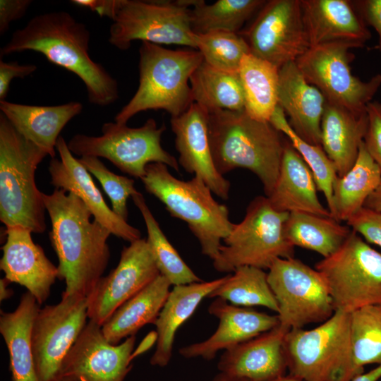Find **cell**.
<instances>
[{
	"label": "cell",
	"instance_id": "1",
	"mask_svg": "<svg viewBox=\"0 0 381 381\" xmlns=\"http://www.w3.org/2000/svg\"><path fill=\"white\" fill-rule=\"evenodd\" d=\"M51 220L49 238L58 258L59 279L64 292L87 297L103 276L110 258V231L95 219L75 194L55 188L43 193Z\"/></svg>",
	"mask_w": 381,
	"mask_h": 381
},
{
	"label": "cell",
	"instance_id": "2",
	"mask_svg": "<svg viewBox=\"0 0 381 381\" xmlns=\"http://www.w3.org/2000/svg\"><path fill=\"white\" fill-rule=\"evenodd\" d=\"M90 33L87 27L66 11L37 15L15 31L1 49V55L34 51L51 63L73 73L85 84L88 101L106 107L119 98L116 80L90 57Z\"/></svg>",
	"mask_w": 381,
	"mask_h": 381
},
{
	"label": "cell",
	"instance_id": "3",
	"mask_svg": "<svg viewBox=\"0 0 381 381\" xmlns=\"http://www.w3.org/2000/svg\"><path fill=\"white\" fill-rule=\"evenodd\" d=\"M208 131L217 171L224 176L238 168L250 170L268 197L277 180L286 143L282 133L244 110L225 109L208 112Z\"/></svg>",
	"mask_w": 381,
	"mask_h": 381
},
{
	"label": "cell",
	"instance_id": "4",
	"mask_svg": "<svg viewBox=\"0 0 381 381\" xmlns=\"http://www.w3.org/2000/svg\"><path fill=\"white\" fill-rule=\"evenodd\" d=\"M202 61L197 49L172 50L143 42L138 89L115 116V122L126 124L135 114L147 110H164L171 117L184 113L193 103L190 78Z\"/></svg>",
	"mask_w": 381,
	"mask_h": 381
},
{
	"label": "cell",
	"instance_id": "5",
	"mask_svg": "<svg viewBox=\"0 0 381 381\" xmlns=\"http://www.w3.org/2000/svg\"><path fill=\"white\" fill-rule=\"evenodd\" d=\"M141 181L146 191L159 200L171 217L187 224L202 253L214 260L234 223L227 207L213 198L205 181L198 176L180 180L162 163L149 164Z\"/></svg>",
	"mask_w": 381,
	"mask_h": 381
},
{
	"label": "cell",
	"instance_id": "6",
	"mask_svg": "<svg viewBox=\"0 0 381 381\" xmlns=\"http://www.w3.org/2000/svg\"><path fill=\"white\" fill-rule=\"evenodd\" d=\"M47 155L0 114V220L6 228L21 226L37 234L45 231L47 210L35 171Z\"/></svg>",
	"mask_w": 381,
	"mask_h": 381
},
{
	"label": "cell",
	"instance_id": "7",
	"mask_svg": "<svg viewBox=\"0 0 381 381\" xmlns=\"http://www.w3.org/2000/svg\"><path fill=\"white\" fill-rule=\"evenodd\" d=\"M284 348L289 374L303 381H352L359 375L352 361L349 313L335 311L315 328L290 329Z\"/></svg>",
	"mask_w": 381,
	"mask_h": 381
},
{
	"label": "cell",
	"instance_id": "8",
	"mask_svg": "<svg viewBox=\"0 0 381 381\" xmlns=\"http://www.w3.org/2000/svg\"><path fill=\"white\" fill-rule=\"evenodd\" d=\"M289 212L275 210L267 196H257L248 205L243 220L234 224L224 245L213 260L220 272H234L243 266L269 270L279 258H293L294 246L284 226Z\"/></svg>",
	"mask_w": 381,
	"mask_h": 381
},
{
	"label": "cell",
	"instance_id": "9",
	"mask_svg": "<svg viewBox=\"0 0 381 381\" xmlns=\"http://www.w3.org/2000/svg\"><path fill=\"white\" fill-rule=\"evenodd\" d=\"M165 130L164 124L158 126L153 119L138 128L106 122L101 135L75 134L67 144L72 154L105 158L121 171L141 179L151 163H162L179 171V162L162 147Z\"/></svg>",
	"mask_w": 381,
	"mask_h": 381
},
{
	"label": "cell",
	"instance_id": "10",
	"mask_svg": "<svg viewBox=\"0 0 381 381\" xmlns=\"http://www.w3.org/2000/svg\"><path fill=\"white\" fill-rule=\"evenodd\" d=\"M315 268L327 284L335 311L351 313L381 304V253L352 229L341 246Z\"/></svg>",
	"mask_w": 381,
	"mask_h": 381
},
{
	"label": "cell",
	"instance_id": "11",
	"mask_svg": "<svg viewBox=\"0 0 381 381\" xmlns=\"http://www.w3.org/2000/svg\"><path fill=\"white\" fill-rule=\"evenodd\" d=\"M358 44L334 42L310 47L295 61L305 79L317 87L326 102L361 114L381 86V73L363 81L351 73L350 52Z\"/></svg>",
	"mask_w": 381,
	"mask_h": 381
},
{
	"label": "cell",
	"instance_id": "12",
	"mask_svg": "<svg viewBox=\"0 0 381 381\" xmlns=\"http://www.w3.org/2000/svg\"><path fill=\"white\" fill-rule=\"evenodd\" d=\"M267 282L279 307V326L287 331L322 323L334 313L327 284L322 274L300 260H276Z\"/></svg>",
	"mask_w": 381,
	"mask_h": 381
},
{
	"label": "cell",
	"instance_id": "13",
	"mask_svg": "<svg viewBox=\"0 0 381 381\" xmlns=\"http://www.w3.org/2000/svg\"><path fill=\"white\" fill-rule=\"evenodd\" d=\"M190 8L178 1L121 0L109 28V42L120 50L134 40L196 49Z\"/></svg>",
	"mask_w": 381,
	"mask_h": 381
},
{
	"label": "cell",
	"instance_id": "14",
	"mask_svg": "<svg viewBox=\"0 0 381 381\" xmlns=\"http://www.w3.org/2000/svg\"><path fill=\"white\" fill-rule=\"evenodd\" d=\"M87 297L63 292L61 301L40 308L32 329L40 381H56L62 363L87 322Z\"/></svg>",
	"mask_w": 381,
	"mask_h": 381
},
{
	"label": "cell",
	"instance_id": "15",
	"mask_svg": "<svg viewBox=\"0 0 381 381\" xmlns=\"http://www.w3.org/2000/svg\"><path fill=\"white\" fill-rule=\"evenodd\" d=\"M238 33L246 40L250 54L279 69L295 62L310 47L301 0L265 1L248 28Z\"/></svg>",
	"mask_w": 381,
	"mask_h": 381
},
{
	"label": "cell",
	"instance_id": "16",
	"mask_svg": "<svg viewBox=\"0 0 381 381\" xmlns=\"http://www.w3.org/2000/svg\"><path fill=\"white\" fill-rule=\"evenodd\" d=\"M135 337L110 344L102 326L88 320L65 357L56 381H123L132 365Z\"/></svg>",
	"mask_w": 381,
	"mask_h": 381
},
{
	"label": "cell",
	"instance_id": "17",
	"mask_svg": "<svg viewBox=\"0 0 381 381\" xmlns=\"http://www.w3.org/2000/svg\"><path fill=\"white\" fill-rule=\"evenodd\" d=\"M159 274L147 240L131 242L122 249L117 266L100 278L87 297L88 320L102 326L123 303Z\"/></svg>",
	"mask_w": 381,
	"mask_h": 381
},
{
	"label": "cell",
	"instance_id": "18",
	"mask_svg": "<svg viewBox=\"0 0 381 381\" xmlns=\"http://www.w3.org/2000/svg\"><path fill=\"white\" fill-rule=\"evenodd\" d=\"M56 150L59 159L52 158L49 164L50 183L55 188L72 193L78 197L91 212L94 219L110 231L111 234L129 243L141 238L140 230L121 219L107 205L90 172L73 157L62 136Z\"/></svg>",
	"mask_w": 381,
	"mask_h": 381
},
{
	"label": "cell",
	"instance_id": "19",
	"mask_svg": "<svg viewBox=\"0 0 381 381\" xmlns=\"http://www.w3.org/2000/svg\"><path fill=\"white\" fill-rule=\"evenodd\" d=\"M171 130L179 154V164L188 173L200 177L212 192L223 200L229 196L231 184L216 169L208 131V111L193 102L179 116L171 117Z\"/></svg>",
	"mask_w": 381,
	"mask_h": 381
},
{
	"label": "cell",
	"instance_id": "20",
	"mask_svg": "<svg viewBox=\"0 0 381 381\" xmlns=\"http://www.w3.org/2000/svg\"><path fill=\"white\" fill-rule=\"evenodd\" d=\"M31 234L21 226L6 228L0 268L6 279L25 287L41 306L59 278V270L47 258L43 248L33 241Z\"/></svg>",
	"mask_w": 381,
	"mask_h": 381
},
{
	"label": "cell",
	"instance_id": "21",
	"mask_svg": "<svg viewBox=\"0 0 381 381\" xmlns=\"http://www.w3.org/2000/svg\"><path fill=\"white\" fill-rule=\"evenodd\" d=\"M208 311L219 320L217 329L205 341L180 349L182 356L211 360L219 351L252 339L279 325L277 315L236 306L220 298L214 300Z\"/></svg>",
	"mask_w": 381,
	"mask_h": 381
},
{
	"label": "cell",
	"instance_id": "22",
	"mask_svg": "<svg viewBox=\"0 0 381 381\" xmlns=\"http://www.w3.org/2000/svg\"><path fill=\"white\" fill-rule=\"evenodd\" d=\"M287 332L279 325L225 350L217 364L219 373L242 381H270L286 375L284 339Z\"/></svg>",
	"mask_w": 381,
	"mask_h": 381
},
{
	"label": "cell",
	"instance_id": "23",
	"mask_svg": "<svg viewBox=\"0 0 381 381\" xmlns=\"http://www.w3.org/2000/svg\"><path fill=\"white\" fill-rule=\"evenodd\" d=\"M303 19L310 47L348 42L363 47L370 39L368 25L346 0H301Z\"/></svg>",
	"mask_w": 381,
	"mask_h": 381
},
{
	"label": "cell",
	"instance_id": "24",
	"mask_svg": "<svg viewBox=\"0 0 381 381\" xmlns=\"http://www.w3.org/2000/svg\"><path fill=\"white\" fill-rule=\"evenodd\" d=\"M326 99L310 84L296 62L279 68L278 104L289 118V125L305 141L321 145V121Z\"/></svg>",
	"mask_w": 381,
	"mask_h": 381
},
{
	"label": "cell",
	"instance_id": "25",
	"mask_svg": "<svg viewBox=\"0 0 381 381\" xmlns=\"http://www.w3.org/2000/svg\"><path fill=\"white\" fill-rule=\"evenodd\" d=\"M83 106L78 102L54 106H38L0 101V110L23 137L56 156V145L66 125L80 114Z\"/></svg>",
	"mask_w": 381,
	"mask_h": 381
},
{
	"label": "cell",
	"instance_id": "26",
	"mask_svg": "<svg viewBox=\"0 0 381 381\" xmlns=\"http://www.w3.org/2000/svg\"><path fill=\"white\" fill-rule=\"evenodd\" d=\"M317 191L310 168L291 143L286 141L277 180L267 197L272 206L280 212L332 217L320 202Z\"/></svg>",
	"mask_w": 381,
	"mask_h": 381
},
{
	"label": "cell",
	"instance_id": "27",
	"mask_svg": "<svg viewBox=\"0 0 381 381\" xmlns=\"http://www.w3.org/2000/svg\"><path fill=\"white\" fill-rule=\"evenodd\" d=\"M228 275L209 282L174 286L169 292L157 318L156 349L150 364L159 367L168 365L172 356L177 329L193 315L199 303L219 287Z\"/></svg>",
	"mask_w": 381,
	"mask_h": 381
},
{
	"label": "cell",
	"instance_id": "28",
	"mask_svg": "<svg viewBox=\"0 0 381 381\" xmlns=\"http://www.w3.org/2000/svg\"><path fill=\"white\" fill-rule=\"evenodd\" d=\"M366 112L354 114L326 102L321 121V146L343 176L356 162L366 133Z\"/></svg>",
	"mask_w": 381,
	"mask_h": 381
},
{
	"label": "cell",
	"instance_id": "29",
	"mask_svg": "<svg viewBox=\"0 0 381 381\" xmlns=\"http://www.w3.org/2000/svg\"><path fill=\"white\" fill-rule=\"evenodd\" d=\"M40 309L35 298L26 291L14 311H1L0 333L8 351L13 381H40L32 345V325Z\"/></svg>",
	"mask_w": 381,
	"mask_h": 381
},
{
	"label": "cell",
	"instance_id": "30",
	"mask_svg": "<svg viewBox=\"0 0 381 381\" xmlns=\"http://www.w3.org/2000/svg\"><path fill=\"white\" fill-rule=\"evenodd\" d=\"M171 284L159 274L123 303L103 324L102 330L111 344L134 336L144 325L154 323L170 292Z\"/></svg>",
	"mask_w": 381,
	"mask_h": 381
},
{
	"label": "cell",
	"instance_id": "31",
	"mask_svg": "<svg viewBox=\"0 0 381 381\" xmlns=\"http://www.w3.org/2000/svg\"><path fill=\"white\" fill-rule=\"evenodd\" d=\"M381 183V169L368 152L364 143L351 169L333 184L332 217L349 220L364 207L368 197Z\"/></svg>",
	"mask_w": 381,
	"mask_h": 381
},
{
	"label": "cell",
	"instance_id": "32",
	"mask_svg": "<svg viewBox=\"0 0 381 381\" xmlns=\"http://www.w3.org/2000/svg\"><path fill=\"white\" fill-rule=\"evenodd\" d=\"M279 71L250 53L243 57L238 73L244 92V111L250 117L269 122L278 106Z\"/></svg>",
	"mask_w": 381,
	"mask_h": 381
},
{
	"label": "cell",
	"instance_id": "33",
	"mask_svg": "<svg viewBox=\"0 0 381 381\" xmlns=\"http://www.w3.org/2000/svg\"><path fill=\"white\" fill-rule=\"evenodd\" d=\"M351 231L332 217L293 212L285 223V236L294 247L316 252L327 258L344 243Z\"/></svg>",
	"mask_w": 381,
	"mask_h": 381
},
{
	"label": "cell",
	"instance_id": "34",
	"mask_svg": "<svg viewBox=\"0 0 381 381\" xmlns=\"http://www.w3.org/2000/svg\"><path fill=\"white\" fill-rule=\"evenodd\" d=\"M190 86L193 102L208 112L244 110V92L238 73L219 70L202 61L191 75Z\"/></svg>",
	"mask_w": 381,
	"mask_h": 381
},
{
	"label": "cell",
	"instance_id": "35",
	"mask_svg": "<svg viewBox=\"0 0 381 381\" xmlns=\"http://www.w3.org/2000/svg\"><path fill=\"white\" fill-rule=\"evenodd\" d=\"M265 3L262 0H218L207 4L203 0H195L190 10L191 30L195 34L214 31L238 32Z\"/></svg>",
	"mask_w": 381,
	"mask_h": 381
},
{
	"label": "cell",
	"instance_id": "36",
	"mask_svg": "<svg viewBox=\"0 0 381 381\" xmlns=\"http://www.w3.org/2000/svg\"><path fill=\"white\" fill-rule=\"evenodd\" d=\"M131 198L143 216L147 233L146 240L160 274L174 286L202 282L167 239L142 193L138 192Z\"/></svg>",
	"mask_w": 381,
	"mask_h": 381
},
{
	"label": "cell",
	"instance_id": "37",
	"mask_svg": "<svg viewBox=\"0 0 381 381\" xmlns=\"http://www.w3.org/2000/svg\"><path fill=\"white\" fill-rule=\"evenodd\" d=\"M208 298H220L236 306H262L275 313L279 307L264 270L250 266L237 268Z\"/></svg>",
	"mask_w": 381,
	"mask_h": 381
},
{
	"label": "cell",
	"instance_id": "38",
	"mask_svg": "<svg viewBox=\"0 0 381 381\" xmlns=\"http://www.w3.org/2000/svg\"><path fill=\"white\" fill-rule=\"evenodd\" d=\"M269 122L288 138L291 145L307 164L313 175L318 190L321 191L325 198L327 209L331 214L333 210V184L338 176L334 163L321 145L310 144L294 132L279 104Z\"/></svg>",
	"mask_w": 381,
	"mask_h": 381
},
{
	"label": "cell",
	"instance_id": "39",
	"mask_svg": "<svg viewBox=\"0 0 381 381\" xmlns=\"http://www.w3.org/2000/svg\"><path fill=\"white\" fill-rule=\"evenodd\" d=\"M349 316L352 361L361 374L366 365H381V304L358 308Z\"/></svg>",
	"mask_w": 381,
	"mask_h": 381
},
{
	"label": "cell",
	"instance_id": "40",
	"mask_svg": "<svg viewBox=\"0 0 381 381\" xmlns=\"http://www.w3.org/2000/svg\"><path fill=\"white\" fill-rule=\"evenodd\" d=\"M196 49L210 66L229 73H238L243 57L250 54L249 47L238 32L214 31L195 34Z\"/></svg>",
	"mask_w": 381,
	"mask_h": 381
},
{
	"label": "cell",
	"instance_id": "41",
	"mask_svg": "<svg viewBox=\"0 0 381 381\" xmlns=\"http://www.w3.org/2000/svg\"><path fill=\"white\" fill-rule=\"evenodd\" d=\"M80 163L100 183L111 203V210L121 219L127 221L128 210L127 201L129 197L137 194L135 181L124 176L117 175L110 171L99 159L92 156L81 157Z\"/></svg>",
	"mask_w": 381,
	"mask_h": 381
},
{
	"label": "cell",
	"instance_id": "42",
	"mask_svg": "<svg viewBox=\"0 0 381 381\" xmlns=\"http://www.w3.org/2000/svg\"><path fill=\"white\" fill-rule=\"evenodd\" d=\"M346 224L366 242L381 248V212L363 207Z\"/></svg>",
	"mask_w": 381,
	"mask_h": 381
},
{
	"label": "cell",
	"instance_id": "43",
	"mask_svg": "<svg viewBox=\"0 0 381 381\" xmlns=\"http://www.w3.org/2000/svg\"><path fill=\"white\" fill-rule=\"evenodd\" d=\"M368 126L364 145L373 160L381 169V102H370L366 107Z\"/></svg>",
	"mask_w": 381,
	"mask_h": 381
},
{
	"label": "cell",
	"instance_id": "44",
	"mask_svg": "<svg viewBox=\"0 0 381 381\" xmlns=\"http://www.w3.org/2000/svg\"><path fill=\"white\" fill-rule=\"evenodd\" d=\"M35 64L21 65L16 61H0V101L6 100L10 84L13 78H24L37 70Z\"/></svg>",
	"mask_w": 381,
	"mask_h": 381
},
{
	"label": "cell",
	"instance_id": "45",
	"mask_svg": "<svg viewBox=\"0 0 381 381\" xmlns=\"http://www.w3.org/2000/svg\"><path fill=\"white\" fill-rule=\"evenodd\" d=\"M32 4L30 0H1L0 1V34L4 35L10 24L21 18Z\"/></svg>",
	"mask_w": 381,
	"mask_h": 381
},
{
	"label": "cell",
	"instance_id": "46",
	"mask_svg": "<svg viewBox=\"0 0 381 381\" xmlns=\"http://www.w3.org/2000/svg\"><path fill=\"white\" fill-rule=\"evenodd\" d=\"M353 4L366 25L372 26L377 32V49L381 51V0L355 1Z\"/></svg>",
	"mask_w": 381,
	"mask_h": 381
},
{
	"label": "cell",
	"instance_id": "47",
	"mask_svg": "<svg viewBox=\"0 0 381 381\" xmlns=\"http://www.w3.org/2000/svg\"><path fill=\"white\" fill-rule=\"evenodd\" d=\"M71 2L95 11L101 17L106 16L113 20L121 0H73Z\"/></svg>",
	"mask_w": 381,
	"mask_h": 381
},
{
	"label": "cell",
	"instance_id": "48",
	"mask_svg": "<svg viewBox=\"0 0 381 381\" xmlns=\"http://www.w3.org/2000/svg\"><path fill=\"white\" fill-rule=\"evenodd\" d=\"M364 207L381 212V183L368 197Z\"/></svg>",
	"mask_w": 381,
	"mask_h": 381
},
{
	"label": "cell",
	"instance_id": "49",
	"mask_svg": "<svg viewBox=\"0 0 381 381\" xmlns=\"http://www.w3.org/2000/svg\"><path fill=\"white\" fill-rule=\"evenodd\" d=\"M381 378V365L356 376L352 381H378Z\"/></svg>",
	"mask_w": 381,
	"mask_h": 381
},
{
	"label": "cell",
	"instance_id": "50",
	"mask_svg": "<svg viewBox=\"0 0 381 381\" xmlns=\"http://www.w3.org/2000/svg\"><path fill=\"white\" fill-rule=\"evenodd\" d=\"M11 282L5 277L0 280V301H4L13 295V290L8 287Z\"/></svg>",
	"mask_w": 381,
	"mask_h": 381
},
{
	"label": "cell",
	"instance_id": "51",
	"mask_svg": "<svg viewBox=\"0 0 381 381\" xmlns=\"http://www.w3.org/2000/svg\"><path fill=\"white\" fill-rule=\"evenodd\" d=\"M270 381H303V380L294 375H291L290 374H288V375L286 374L283 376L279 377L277 378L273 379Z\"/></svg>",
	"mask_w": 381,
	"mask_h": 381
},
{
	"label": "cell",
	"instance_id": "52",
	"mask_svg": "<svg viewBox=\"0 0 381 381\" xmlns=\"http://www.w3.org/2000/svg\"><path fill=\"white\" fill-rule=\"evenodd\" d=\"M212 381H242V380H236V379H233V378H231V377H229L227 376H225L221 373H219L214 379Z\"/></svg>",
	"mask_w": 381,
	"mask_h": 381
},
{
	"label": "cell",
	"instance_id": "53",
	"mask_svg": "<svg viewBox=\"0 0 381 381\" xmlns=\"http://www.w3.org/2000/svg\"><path fill=\"white\" fill-rule=\"evenodd\" d=\"M58 381H67V380H59Z\"/></svg>",
	"mask_w": 381,
	"mask_h": 381
}]
</instances>
